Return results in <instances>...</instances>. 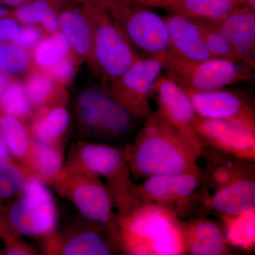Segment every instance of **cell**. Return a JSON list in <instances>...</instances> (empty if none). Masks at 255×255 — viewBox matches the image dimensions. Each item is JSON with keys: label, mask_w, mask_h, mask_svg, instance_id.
<instances>
[{"label": "cell", "mask_w": 255, "mask_h": 255, "mask_svg": "<svg viewBox=\"0 0 255 255\" xmlns=\"http://www.w3.org/2000/svg\"><path fill=\"white\" fill-rule=\"evenodd\" d=\"M124 152L135 179L202 171L197 164L200 151L157 110L145 119L143 127Z\"/></svg>", "instance_id": "cell-1"}, {"label": "cell", "mask_w": 255, "mask_h": 255, "mask_svg": "<svg viewBox=\"0 0 255 255\" xmlns=\"http://www.w3.org/2000/svg\"><path fill=\"white\" fill-rule=\"evenodd\" d=\"M124 254L184 255L180 221L170 205L135 201L119 214Z\"/></svg>", "instance_id": "cell-2"}, {"label": "cell", "mask_w": 255, "mask_h": 255, "mask_svg": "<svg viewBox=\"0 0 255 255\" xmlns=\"http://www.w3.org/2000/svg\"><path fill=\"white\" fill-rule=\"evenodd\" d=\"M65 167L104 177L118 214L132 201L134 184L124 150L100 142H79L72 146Z\"/></svg>", "instance_id": "cell-3"}, {"label": "cell", "mask_w": 255, "mask_h": 255, "mask_svg": "<svg viewBox=\"0 0 255 255\" xmlns=\"http://www.w3.org/2000/svg\"><path fill=\"white\" fill-rule=\"evenodd\" d=\"M91 24L95 64L110 83L117 81L139 58L135 48L97 0H76Z\"/></svg>", "instance_id": "cell-4"}, {"label": "cell", "mask_w": 255, "mask_h": 255, "mask_svg": "<svg viewBox=\"0 0 255 255\" xmlns=\"http://www.w3.org/2000/svg\"><path fill=\"white\" fill-rule=\"evenodd\" d=\"M52 184L85 221L109 230L120 238L119 215L114 211L110 191L100 178L64 167Z\"/></svg>", "instance_id": "cell-5"}, {"label": "cell", "mask_w": 255, "mask_h": 255, "mask_svg": "<svg viewBox=\"0 0 255 255\" xmlns=\"http://www.w3.org/2000/svg\"><path fill=\"white\" fill-rule=\"evenodd\" d=\"M155 58L162 62L167 76L183 89L211 91L254 78V74L244 68L247 65L223 58L213 57L193 61L178 57L169 51Z\"/></svg>", "instance_id": "cell-6"}, {"label": "cell", "mask_w": 255, "mask_h": 255, "mask_svg": "<svg viewBox=\"0 0 255 255\" xmlns=\"http://www.w3.org/2000/svg\"><path fill=\"white\" fill-rule=\"evenodd\" d=\"M130 43L147 56H162L169 51L163 17L132 0H97Z\"/></svg>", "instance_id": "cell-7"}, {"label": "cell", "mask_w": 255, "mask_h": 255, "mask_svg": "<svg viewBox=\"0 0 255 255\" xmlns=\"http://www.w3.org/2000/svg\"><path fill=\"white\" fill-rule=\"evenodd\" d=\"M46 184L35 176L28 178L8 211V224L15 234L47 238L55 233L58 211Z\"/></svg>", "instance_id": "cell-8"}, {"label": "cell", "mask_w": 255, "mask_h": 255, "mask_svg": "<svg viewBox=\"0 0 255 255\" xmlns=\"http://www.w3.org/2000/svg\"><path fill=\"white\" fill-rule=\"evenodd\" d=\"M163 70L158 58L140 57L119 80L111 84L109 90L137 119L145 120L152 112L150 98Z\"/></svg>", "instance_id": "cell-9"}, {"label": "cell", "mask_w": 255, "mask_h": 255, "mask_svg": "<svg viewBox=\"0 0 255 255\" xmlns=\"http://www.w3.org/2000/svg\"><path fill=\"white\" fill-rule=\"evenodd\" d=\"M46 254L110 255L124 254L120 238L109 230L85 221L81 227L49 236Z\"/></svg>", "instance_id": "cell-10"}, {"label": "cell", "mask_w": 255, "mask_h": 255, "mask_svg": "<svg viewBox=\"0 0 255 255\" xmlns=\"http://www.w3.org/2000/svg\"><path fill=\"white\" fill-rule=\"evenodd\" d=\"M184 90L198 117L227 121L255 131L254 108L241 94L225 88L211 91Z\"/></svg>", "instance_id": "cell-11"}, {"label": "cell", "mask_w": 255, "mask_h": 255, "mask_svg": "<svg viewBox=\"0 0 255 255\" xmlns=\"http://www.w3.org/2000/svg\"><path fill=\"white\" fill-rule=\"evenodd\" d=\"M157 112L180 132L191 145L202 152L204 143L196 131V114L187 94L169 76L162 75L156 82Z\"/></svg>", "instance_id": "cell-12"}, {"label": "cell", "mask_w": 255, "mask_h": 255, "mask_svg": "<svg viewBox=\"0 0 255 255\" xmlns=\"http://www.w3.org/2000/svg\"><path fill=\"white\" fill-rule=\"evenodd\" d=\"M194 125L203 143L238 158L255 162V130L227 121L198 116Z\"/></svg>", "instance_id": "cell-13"}, {"label": "cell", "mask_w": 255, "mask_h": 255, "mask_svg": "<svg viewBox=\"0 0 255 255\" xmlns=\"http://www.w3.org/2000/svg\"><path fill=\"white\" fill-rule=\"evenodd\" d=\"M201 184L202 171L194 173L152 176L145 178L140 184H135L131 203L140 201L170 205L189 199Z\"/></svg>", "instance_id": "cell-14"}, {"label": "cell", "mask_w": 255, "mask_h": 255, "mask_svg": "<svg viewBox=\"0 0 255 255\" xmlns=\"http://www.w3.org/2000/svg\"><path fill=\"white\" fill-rule=\"evenodd\" d=\"M230 43L241 63L255 66V11L246 5L221 21L204 20Z\"/></svg>", "instance_id": "cell-15"}, {"label": "cell", "mask_w": 255, "mask_h": 255, "mask_svg": "<svg viewBox=\"0 0 255 255\" xmlns=\"http://www.w3.org/2000/svg\"><path fill=\"white\" fill-rule=\"evenodd\" d=\"M168 35L169 52L193 61L213 58L194 20L173 14L163 17Z\"/></svg>", "instance_id": "cell-16"}, {"label": "cell", "mask_w": 255, "mask_h": 255, "mask_svg": "<svg viewBox=\"0 0 255 255\" xmlns=\"http://www.w3.org/2000/svg\"><path fill=\"white\" fill-rule=\"evenodd\" d=\"M184 255H223L231 253L226 236L217 223L205 219L181 221Z\"/></svg>", "instance_id": "cell-17"}, {"label": "cell", "mask_w": 255, "mask_h": 255, "mask_svg": "<svg viewBox=\"0 0 255 255\" xmlns=\"http://www.w3.org/2000/svg\"><path fill=\"white\" fill-rule=\"evenodd\" d=\"M201 156L206 159L202 184L214 191L242 177L255 174V162L238 158L204 144Z\"/></svg>", "instance_id": "cell-18"}, {"label": "cell", "mask_w": 255, "mask_h": 255, "mask_svg": "<svg viewBox=\"0 0 255 255\" xmlns=\"http://www.w3.org/2000/svg\"><path fill=\"white\" fill-rule=\"evenodd\" d=\"M210 209L222 216H236L255 209V174L242 177L215 191Z\"/></svg>", "instance_id": "cell-19"}, {"label": "cell", "mask_w": 255, "mask_h": 255, "mask_svg": "<svg viewBox=\"0 0 255 255\" xmlns=\"http://www.w3.org/2000/svg\"><path fill=\"white\" fill-rule=\"evenodd\" d=\"M111 97L108 88L98 86L87 87L79 95L78 117L85 137L97 140Z\"/></svg>", "instance_id": "cell-20"}, {"label": "cell", "mask_w": 255, "mask_h": 255, "mask_svg": "<svg viewBox=\"0 0 255 255\" xmlns=\"http://www.w3.org/2000/svg\"><path fill=\"white\" fill-rule=\"evenodd\" d=\"M244 5L245 0H177L167 9L192 19L221 21Z\"/></svg>", "instance_id": "cell-21"}, {"label": "cell", "mask_w": 255, "mask_h": 255, "mask_svg": "<svg viewBox=\"0 0 255 255\" xmlns=\"http://www.w3.org/2000/svg\"><path fill=\"white\" fill-rule=\"evenodd\" d=\"M58 25L70 47L84 58L93 56V33L91 24L83 12L75 9H64L58 16ZM95 63V60H94Z\"/></svg>", "instance_id": "cell-22"}, {"label": "cell", "mask_w": 255, "mask_h": 255, "mask_svg": "<svg viewBox=\"0 0 255 255\" xmlns=\"http://www.w3.org/2000/svg\"><path fill=\"white\" fill-rule=\"evenodd\" d=\"M0 137L10 154L29 170L33 138L19 119L0 114Z\"/></svg>", "instance_id": "cell-23"}, {"label": "cell", "mask_w": 255, "mask_h": 255, "mask_svg": "<svg viewBox=\"0 0 255 255\" xmlns=\"http://www.w3.org/2000/svg\"><path fill=\"white\" fill-rule=\"evenodd\" d=\"M65 167L61 145L33 139L29 170L44 182L53 184Z\"/></svg>", "instance_id": "cell-24"}, {"label": "cell", "mask_w": 255, "mask_h": 255, "mask_svg": "<svg viewBox=\"0 0 255 255\" xmlns=\"http://www.w3.org/2000/svg\"><path fill=\"white\" fill-rule=\"evenodd\" d=\"M70 122V114L64 107L57 106L41 111L32 124V136L40 141L61 145L60 140Z\"/></svg>", "instance_id": "cell-25"}, {"label": "cell", "mask_w": 255, "mask_h": 255, "mask_svg": "<svg viewBox=\"0 0 255 255\" xmlns=\"http://www.w3.org/2000/svg\"><path fill=\"white\" fill-rule=\"evenodd\" d=\"M138 120L112 95L97 141L108 144L126 138L133 131Z\"/></svg>", "instance_id": "cell-26"}, {"label": "cell", "mask_w": 255, "mask_h": 255, "mask_svg": "<svg viewBox=\"0 0 255 255\" xmlns=\"http://www.w3.org/2000/svg\"><path fill=\"white\" fill-rule=\"evenodd\" d=\"M255 209L236 216H223L227 223L228 243L233 246L251 249L255 246Z\"/></svg>", "instance_id": "cell-27"}, {"label": "cell", "mask_w": 255, "mask_h": 255, "mask_svg": "<svg viewBox=\"0 0 255 255\" xmlns=\"http://www.w3.org/2000/svg\"><path fill=\"white\" fill-rule=\"evenodd\" d=\"M33 175L27 168L7 159H0V200L16 195Z\"/></svg>", "instance_id": "cell-28"}, {"label": "cell", "mask_w": 255, "mask_h": 255, "mask_svg": "<svg viewBox=\"0 0 255 255\" xmlns=\"http://www.w3.org/2000/svg\"><path fill=\"white\" fill-rule=\"evenodd\" d=\"M31 107L25 88L17 82H10L0 97V110L2 114L15 118L28 117L31 113Z\"/></svg>", "instance_id": "cell-29"}, {"label": "cell", "mask_w": 255, "mask_h": 255, "mask_svg": "<svg viewBox=\"0 0 255 255\" xmlns=\"http://www.w3.org/2000/svg\"><path fill=\"white\" fill-rule=\"evenodd\" d=\"M70 45L63 33H55L40 43L37 48L35 59L36 63L47 68L66 58Z\"/></svg>", "instance_id": "cell-30"}, {"label": "cell", "mask_w": 255, "mask_h": 255, "mask_svg": "<svg viewBox=\"0 0 255 255\" xmlns=\"http://www.w3.org/2000/svg\"><path fill=\"white\" fill-rule=\"evenodd\" d=\"M194 20L199 26L206 48L213 57L243 64L238 59L230 43L217 31H215L214 28H211L204 20Z\"/></svg>", "instance_id": "cell-31"}, {"label": "cell", "mask_w": 255, "mask_h": 255, "mask_svg": "<svg viewBox=\"0 0 255 255\" xmlns=\"http://www.w3.org/2000/svg\"><path fill=\"white\" fill-rule=\"evenodd\" d=\"M30 57L23 48L9 43L0 44V70L6 74L24 71L30 65Z\"/></svg>", "instance_id": "cell-32"}, {"label": "cell", "mask_w": 255, "mask_h": 255, "mask_svg": "<svg viewBox=\"0 0 255 255\" xmlns=\"http://www.w3.org/2000/svg\"><path fill=\"white\" fill-rule=\"evenodd\" d=\"M25 90L32 106L43 107L52 98L54 83L47 75L36 74L28 79Z\"/></svg>", "instance_id": "cell-33"}, {"label": "cell", "mask_w": 255, "mask_h": 255, "mask_svg": "<svg viewBox=\"0 0 255 255\" xmlns=\"http://www.w3.org/2000/svg\"><path fill=\"white\" fill-rule=\"evenodd\" d=\"M54 0H33L16 7L14 11L15 18L19 22L32 25L41 23L48 11L54 9Z\"/></svg>", "instance_id": "cell-34"}, {"label": "cell", "mask_w": 255, "mask_h": 255, "mask_svg": "<svg viewBox=\"0 0 255 255\" xmlns=\"http://www.w3.org/2000/svg\"><path fill=\"white\" fill-rule=\"evenodd\" d=\"M41 31L33 26L21 28L17 36L13 40V43L21 48H31L41 41Z\"/></svg>", "instance_id": "cell-35"}, {"label": "cell", "mask_w": 255, "mask_h": 255, "mask_svg": "<svg viewBox=\"0 0 255 255\" xmlns=\"http://www.w3.org/2000/svg\"><path fill=\"white\" fill-rule=\"evenodd\" d=\"M46 69H48L47 71L50 75L58 81L61 82L68 81L75 71L74 64L66 58Z\"/></svg>", "instance_id": "cell-36"}, {"label": "cell", "mask_w": 255, "mask_h": 255, "mask_svg": "<svg viewBox=\"0 0 255 255\" xmlns=\"http://www.w3.org/2000/svg\"><path fill=\"white\" fill-rule=\"evenodd\" d=\"M17 22L13 18L6 17L0 19V44L5 41H13L19 31Z\"/></svg>", "instance_id": "cell-37"}, {"label": "cell", "mask_w": 255, "mask_h": 255, "mask_svg": "<svg viewBox=\"0 0 255 255\" xmlns=\"http://www.w3.org/2000/svg\"><path fill=\"white\" fill-rule=\"evenodd\" d=\"M10 243L5 251V254L8 255H27L35 254V252L24 243L14 241L10 238Z\"/></svg>", "instance_id": "cell-38"}, {"label": "cell", "mask_w": 255, "mask_h": 255, "mask_svg": "<svg viewBox=\"0 0 255 255\" xmlns=\"http://www.w3.org/2000/svg\"><path fill=\"white\" fill-rule=\"evenodd\" d=\"M31 1L33 0H0V4L4 5V6L16 8Z\"/></svg>", "instance_id": "cell-39"}, {"label": "cell", "mask_w": 255, "mask_h": 255, "mask_svg": "<svg viewBox=\"0 0 255 255\" xmlns=\"http://www.w3.org/2000/svg\"><path fill=\"white\" fill-rule=\"evenodd\" d=\"M9 83V80L6 76V74L0 70V97L2 95Z\"/></svg>", "instance_id": "cell-40"}, {"label": "cell", "mask_w": 255, "mask_h": 255, "mask_svg": "<svg viewBox=\"0 0 255 255\" xmlns=\"http://www.w3.org/2000/svg\"><path fill=\"white\" fill-rule=\"evenodd\" d=\"M132 1L145 7L159 8L158 0H132Z\"/></svg>", "instance_id": "cell-41"}, {"label": "cell", "mask_w": 255, "mask_h": 255, "mask_svg": "<svg viewBox=\"0 0 255 255\" xmlns=\"http://www.w3.org/2000/svg\"><path fill=\"white\" fill-rule=\"evenodd\" d=\"M0 159H10V152L0 137Z\"/></svg>", "instance_id": "cell-42"}, {"label": "cell", "mask_w": 255, "mask_h": 255, "mask_svg": "<svg viewBox=\"0 0 255 255\" xmlns=\"http://www.w3.org/2000/svg\"><path fill=\"white\" fill-rule=\"evenodd\" d=\"M177 1V0H158L159 8L167 9Z\"/></svg>", "instance_id": "cell-43"}, {"label": "cell", "mask_w": 255, "mask_h": 255, "mask_svg": "<svg viewBox=\"0 0 255 255\" xmlns=\"http://www.w3.org/2000/svg\"><path fill=\"white\" fill-rule=\"evenodd\" d=\"M10 14H11V11L9 9L5 7L4 5L0 4V19L9 16Z\"/></svg>", "instance_id": "cell-44"}, {"label": "cell", "mask_w": 255, "mask_h": 255, "mask_svg": "<svg viewBox=\"0 0 255 255\" xmlns=\"http://www.w3.org/2000/svg\"><path fill=\"white\" fill-rule=\"evenodd\" d=\"M0 226H1V222H0Z\"/></svg>", "instance_id": "cell-45"}, {"label": "cell", "mask_w": 255, "mask_h": 255, "mask_svg": "<svg viewBox=\"0 0 255 255\" xmlns=\"http://www.w3.org/2000/svg\"><path fill=\"white\" fill-rule=\"evenodd\" d=\"M245 1H246V0H245Z\"/></svg>", "instance_id": "cell-46"}]
</instances>
